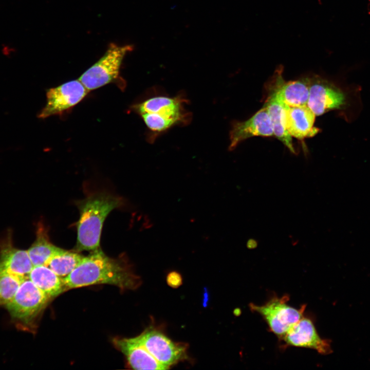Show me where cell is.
I'll list each match as a JSON object with an SVG mask.
<instances>
[{
    "mask_svg": "<svg viewBox=\"0 0 370 370\" xmlns=\"http://www.w3.org/2000/svg\"><path fill=\"white\" fill-rule=\"evenodd\" d=\"M50 300L28 278L21 282L14 297L6 307L18 327L32 331Z\"/></svg>",
    "mask_w": 370,
    "mask_h": 370,
    "instance_id": "cell-4",
    "label": "cell"
},
{
    "mask_svg": "<svg viewBox=\"0 0 370 370\" xmlns=\"http://www.w3.org/2000/svg\"><path fill=\"white\" fill-rule=\"evenodd\" d=\"M89 91L78 79L51 88L46 92V103L38 118L61 115L81 102Z\"/></svg>",
    "mask_w": 370,
    "mask_h": 370,
    "instance_id": "cell-8",
    "label": "cell"
},
{
    "mask_svg": "<svg viewBox=\"0 0 370 370\" xmlns=\"http://www.w3.org/2000/svg\"><path fill=\"white\" fill-rule=\"evenodd\" d=\"M85 256L78 251L59 248L46 266L62 278L67 276L81 263Z\"/></svg>",
    "mask_w": 370,
    "mask_h": 370,
    "instance_id": "cell-19",
    "label": "cell"
},
{
    "mask_svg": "<svg viewBox=\"0 0 370 370\" xmlns=\"http://www.w3.org/2000/svg\"><path fill=\"white\" fill-rule=\"evenodd\" d=\"M166 279L168 285L173 288L179 287L182 283V276L177 271H172L169 272Z\"/></svg>",
    "mask_w": 370,
    "mask_h": 370,
    "instance_id": "cell-21",
    "label": "cell"
},
{
    "mask_svg": "<svg viewBox=\"0 0 370 370\" xmlns=\"http://www.w3.org/2000/svg\"><path fill=\"white\" fill-rule=\"evenodd\" d=\"M29 278L50 300L66 291L63 278L46 265L33 266Z\"/></svg>",
    "mask_w": 370,
    "mask_h": 370,
    "instance_id": "cell-16",
    "label": "cell"
},
{
    "mask_svg": "<svg viewBox=\"0 0 370 370\" xmlns=\"http://www.w3.org/2000/svg\"><path fill=\"white\" fill-rule=\"evenodd\" d=\"M33 265L27 250L16 248L12 231L0 238V272L8 273L22 281L28 278Z\"/></svg>",
    "mask_w": 370,
    "mask_h": 370,
    "instance_id": "cell-10",
    "label": "cell"
},
{
    "mask_svg": "<svg viewBox=\"0 0 370 370\" xmlns=\"http://www.w3.org/2000/svg\"><path fill=\"white\" fill-rule=\"evenodd\" d=\"M63 279L66 291L97 284L133 290L141 284L140 277L134 273L126 260L109 257L99 248L84 256L78 266Z\"/></svg>",
    "mask_w": 370,
    "mask_h": 370,
    "instance_id": "cell-1",
    "label": "cell"
},
{
    "mask_svg": "<svg viewBox=\"0 0 370 370\" xmlns=\"http://www.w3.org/2000/svg\"><path fill=\"white\" fill-rule=\"evenodd\" d=\"M132 46L111 44L104 55L86 70L79 80L88 89L92 90L120 78V70L126 53Z\"/></svg>",
    "mask_w": 370,
    "mask_h": 370,
    "instance_id": "cell-5",
    "label": "cell"
},
{
    "mask_svg": "<svg viewBox=\"0 0 370 370\" xmlns=\"http://www.w3.org/2000/svg\"><path fill=\"white\" fill-rule=\"evenodd\" d=\"M286 129L291 137L302 140L317 134L314 126L316 115L307 105L289 106L284 104Z\"/></svg>",
    "mask_w": 370,
    "mask_h": 370,
    "instance_id": "cell-14",
    "label": "cell"
},
{
    "mask_svg": "<svg viewBox=\"0 0 370 370\" xmlns=\"http://www.w3.org/2000/svg\"><path fill=\"white\" fill-rule=\"evenodd\" d=\"M115 347L126 358L129 365L134 369H167L160 364L134 338H115Z\"/></svg>",
    "mask_w": 370,
    "mask_h": 370,
    "instance_id": "cell-15",
    "label": "cell"
},
{
    "mask_svg": "<svg viewBox=\"0 0 370 370\" xmlns=\"http://www.w3.org/2000/svg\"><path fill=\"white\" fill-rule=\"evenodd\" d=\"M134 338L166 369L186 357L187 346L184 344L172 341L156 329H147Z\"/></svg>",
    "mask_w": 370,
    "mask_h": 370,
    "instance_id": "cell-7",
    "label": "cell"
},
{
    "mask_svg": "<svg viewBox=\"0 0 370 370\" xmlns=\"http://www.w3.org/2000/svg\"><path fill=\"white\" fill-rule=\"evenodd\" d=\"M258 246V242L254 238H249L246 243L247 247L249 249L256 248Z\"/></svg>",
    "mask_w": 370,
    "mask_h": 370,
    "instance_id": "cell-22",
    "label": "cell"
},
{
    "mask_svg": "<svg viewBox=\"0 0 370 370\" xmlns=\"http://www.w3.org/2000/svg\"><path fill=\"white\" fill-rule=\"evenodd\" d=\"M124 200L107 192H97L77 202L80 218L77 225L76 251H93L99 248L104 221Z\"/></svg>",
    "mask_w": 370,
    "mask_h": 370,
    "instance_id": "cell-2",
    "label": "cell"
},
{
    "mask_svg": "<svg viewBox=\"0 0 370 370\" xmlns=\"http://www.w3.org/2000/svg\"><path fill=\"white\" fill-rule=\"evenodd\" d=\"M288 297H273L263 305L251 304V309L259 313L270 330L282 339L286 334L303 317L305 306L297 309L287 304Z\"/></svg>",
    "mask_w": 370,
    "mask_h": 370,
    "instance_id": "cell-6",
    "label": "cell"
},
{
    "mask_svg": "<svg viewBox=\"0 0 370 370\" xmlns=\"http://www.w3.org/2000/svg\"><path fill=\"white\" fill-rule=\"evenodd\" d=\"M283 66L275 71L273 88L270 95L289 106L305 105L309 94L310 81L306 79L286 82L282 76Z\"/></svg>",
    "mask_w": 370,
    "mask_h": 370,
    "instance_id": "cell-13",
    "label": "cell"
},
{
    "mask_svg": "<svg viewBox=\"0 0 370 370\" xmlns=\"http://www.w3.org/2000/svg\"><path fill=\"white\" fill-rule=\"evenodd\" d=\"M21 282L8 273L0 272V306L6 305L12 300Z\"/></svg>",
    "mask_w": 370,
    "mask_h": 370,
    "instance_id": "cell-20",
    "label": "cell"
},
{
    "mask_svg": "<svg viewBox=\"0 0 370 370\" xmlns=\"http://www.w3.org/2000/svg\"><path fill=\"white\" fill-rule=\"evenodd\" d=\"M265 105L266 106L272 125L274 136L281 141L294 155L297 154L292 138L286 129L284 104L270 95Z\"/></svg>",
    "mask_w": 370,
    "mask_h": 370,
    "instance_id": "cell-17",
    "label": "cell"
},
{
    "mask_svg": "<svg viewBox=\"0 0 370 370\" xmlns=\"http://www.w3.org/2000/svg\"><path fill=\"white\" fill-rule=\"evenodd\" d=\"M282 340L287 345L314 349L321 354L332 352L329 341L321 338L312 321L303 317L292 326Z\"/></svg>",
    "mask_w": 370,
    "mask_h": 370,
    "instance_id": "cell-12",
    "label": "cell"
},
{
    "mask_svg": "<svg viewBox=\"0 0 370 370\" xmlns=\"http://www.w3.org/2000/svg\"><path fill=\"white\" fill-rule=\"evenodd\" d=\"M274 136L272 125L265 105L249 119L233 123L229 150L232 151L243 141L254 136Z\"/></svg>",
    "mask_w": 370,
    "mask_h": 370,
    "instance_id": "cell-11",
    "label": "cell"
},
{
    "mask_svg": "<svg viewBox=\"0 0 370 370\" xmlns=\"http://www.w3.org/2000/svg\"><path fill=\"white\" fill-rule=\"evenodd\" d=\"M346 104V95L333 84L322 79L310 82L307 105L316 116L332 109H342Z\"/></svg>",
    "mask_w": 370,
    "mask_h": 370,
    "instance_id": "cell-9",
    "label": "cell"
},
{
    "mask_svg": "<svg viewBox=\"0 0 370 370\" xmlns=\"http://www.w3.org/2000/svg\"><path fill=\"white\" fill-rule=\"evenodd\" d=\"M60 248L50 241L48 230L42 223H39L36 238L27 250L33 266L46 265L48 261Z\"/></svg>",
    "mask_w": 370,
    "mask_h": 370,
    "instance_id": "cell-18",
    "label": "cell"
},
{
    "mask_svg": "<svg viewBox=\"0 0 370 370\" xmlns=\"http://www.w3.org/2000/svg\"><path fill=\"white\" fill-rule=\"evenodd\" d=\"M188 102L182 95H153L135 104L133 108L143 119L149 131L148 140L153 142L170 128L189 123L192 115L185 109Z\"/></svg>",
    "mask_w": 370,
    "mask_h": 370,
    "instance_id": "cell-3",
    "label": "cell"
}]
</instances>
